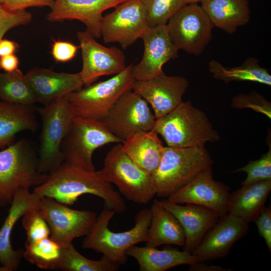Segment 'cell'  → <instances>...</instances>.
Here are the masks:
<instances>
[{"label":"cell","instance_id":"cell-1","mask_svg":"<svg viewBox=\"0 0 271 271\" xmlns=\"http://www.w3.org/2000/svg\"><path fill=\"white\" fill-rule=\"evenodd\" d=\"M33 192L66 205H72L81 195L91 194L101 198L105 208L117 213L126 209L120 193L104 179L98 171H88L63 162L47 174L45 181L35 187Z\"/></svg>","mask_w":271,"mask_h":271},{"label":"cell","instance_id":"cell-2","mask_svg":"<svg viewBox=\"0 0 271 271\" xmlns=\"http://www.w3.org/2000/svg\"><path fill=\"white\" fill-rule=\"evenodd\" d=\"M153 130L172 148L205 146L207 142L220 140L205 113L190 101H183L171 112L156 119Z\"/></svg>","mask_w":271,"mask_h":271},{"label":"cell","instance_id":"cell-3","mask_svg":"<svg viewBox=\"0 0 271 271\" xmlns=\"http://www.w3.org/2000/svg\"><path fill=\"white\" fill-rule=\"evenodd\" d=\"M47 174L38 169V156L30 140L21 139L0 151V207L10 205L20 189L37 186Z\"/></svg>","mask_w":271,"mask_h":271},{"label":"cell","instance_id":"cell-4","mask_svg":"<svg viewBox=\"0 0 271 271\" xmlns=\"http://www.w3.org/2000/svg\"><path fill=\"white\" fill-rule=\"evenodd\" d=\"M213 164L205 146L164 147L160 164L152 175L156 195L168 197Z\"/></svg>","mask_w":271,"mask_h":271},{"label":"cell","instance_id":"cell-5","mask_svg":"<svg viewBox=\"0 0 271 271\" xmlns=\"http://www.w3.org/2000/svg\"><path fill=\"white\" fill-rule=\"evenodd\" d=\"M115 213L114 210L105 208L97 217L90 232L84 238L82 247L101 253L123 265L127 261V250L146 241L151 211L150 208L141 210L135 217L133 227L120 232H113L108 228L109 223Z\"/></svg>","mask_w":271,"mask_h":271},{"label":"cell","instance_id":"cell-6","mask_svg":"<svg viewBox=\"0 0 271 271\" xmlns=\"http://www.w3.org/2000/svg\"><path fill=\"white\" fill-rule=\"evenodd\" d=\"M68 96L37 109L42 121L38 169L44 174L52 172L64 162L62 145L75 116Z\"/></svg>","mask_w":271,"mask_h":271},{"label":"cell","instance_id":"cell-7","mask_svg":"<svg viewBox=\"0 0 271 271\" xmlns=\"http://www.w3.org/2000/svg\"><path fill=\"white\" fill-rule=\"evenodd\" d=\"M99 175L115 184L120 193L130 201L145 204L156 195L152 175L137 166L123 152L121 143L114 146L104 160Z\"/></svg>","mask_w":271,"mask_h":271},{"label":"cell","instance_id":"cell-8","mask_svg":"<svg viewBox=\"0 0 271 271\" xmlns=\"http://www.w3.org/2000/svg\"><path fill=\"white\" fill-rule=\"evenodd\" d=\"M130 64L111 78L86 86L68 95L75 116L102 120L124 93L131 90L135 81Z\"/></svg>","mask_w":271,"mask_h":271},{"label":"cell","instance_id":"cell-9","mask_svg":"<svg viewBox=\"0 0 271 271\" xmlns=\"http://www.w3.org/2000/svg\"><path fill=\"white\" fill-rule=\"evenodd\" d=\"M110 143H122L100 120L75 116L62 145L64 162L95 171L92 162L94 151Z\"/></svg>","mask_w":271,"mask_h":271},{"label":"cell","instance_id":"cell-10","mask_svg":"<svg viewBox=\"0 0 271 271\" xmlns=\"http://www.w3.org/2000/svg\"><path fill=\"white\" fill-rule=\"evenodd\" d=\"M170 39L178 50L199 56L212 39L214 27L198 4H188L175 13L166 24Z\"/></svg>","mask_w":271,"mask_h":271},{"label":"cell","instance_id":"cell-11","mask_svg":"<svg viewBox=\"0 0 271 271\" xmlns=\"http://www.w3.org/2000/svg\"><path fill=\"white\" fill-rule=\"evenodd\" d=\"M38 208L50 227V237L61 247L69 245L75 238L87 235L97 217L94 212L73 209L47 197L40 198Z\"/></svg>","mask_w":271,"mask_h":271},{"label":"cell","instance_id":"cell-12","mask_svg":"<svg viewBox=\"0 0 271 271\" xmlns=\"http://www.w3.org/2000/svg\"><path fill=\"white\" fill-rule=\"evenodd\" d=\"M156 120L149 103L131 90L118 98L102 121L123 143L131 134L152 130Z\"/></svg>","mask_w":271,"mask_h":271},{"label":"cell","instance_id":"cell-13","mask_svg":"<svg viewBox=\"0 0 271 271\" xmlns=\"http://www.w3.org/2000/svg\"><path fill=\"white\" fill-rule=\"evenodd\" d=\"M141 0H125L103 17L101 36L105 43H118L122 49L133 44L148 27Z\"/></svg>","mask_w":271,"mask_h":271},{"label":"cell","instance_id":"cell-14","mask_svg":"<svg viewBox=\"0 0 271 271\" xmlns=\"http://www.w3.org/2000/svg\"><path fill=\"white\" fill-rule=\"evenodd\" d=\"M77 37L82 59L79 73L85 86L100 76L117 74L127 66L124 54L119 48L104 47L87 30L77 32Z\"/></svg>","mask_w":271,"mask_h":271},{"label":"cell","instance_id":"cell-15","mask_svg":"<svg viewBox=\"0 0 271 271\" xmlns=\"http://www.w3.org/2000/svg\"><path fill=\"white\" fill-rule=\"evenodd\" d=\"M230 194L227 186L214 179L210 166L167 199L176 204H193L206 207L221 217L228 213Z\"/></svg>","mask_w":271,"mask_h":271},{"label":"cell","instance_id":"cell-16","mask_svg":"<svg viewBox=\"0 0 271 271\" xmlns=\"http://www.w3.org/2000/svg\"><path fill=\"white\" fill-rule=\"evenodd\" d=\"M189 86L183 77L165 73L145 80H135L132 90L150 104L156 119L172 111L182 102Z\"/></svg>","mask_w":271,"mask_h":271},{"label":"cell","instance_id":"cell-17","mask_svg":"<svg viewBox=\"0 0 271 271\" xmlns=\"http://www.w3.org/2000/svg\"><path fill=\"white\" fill-rule=\"evenodd\" d=\"M140 38L144 42V51L141 61L131 67L135 80H145L164 73L163 65L177 58L179 51L170 39L166 25L148 27Z\"/></svg>","mask_w":271,"mask_h":271},{"label":"cell","instance_id":"cell-18","mask_svg":"<svg viewBox=\"0 0 271 271\" xmlns=\"http://www.w3.org/2000/svg\"><path fill=\"white\" fill-rule=\"evenodd\" d=\"M248 230V223L227 213L220 217L207 232L192 253L203 262L224 257Z\"/></svg>","mask_w":271,"mask_h":271},{"label":"cell","instance_id":"cell-19","mask_svg":"<svg viewBox=\"0 0 271 271\" xmlns=\"http://www.w3.org/2000/svg\"><path fill=\"white\" fill-rule=\"evenodd\" d=\"M125 0H55L47 20L51 22L77 20L95 38H100L102 13Z\"/></svg>","mask_w":271,"mask_h":271},{"label":"cell","instance_id":"cell-20","mask_svg":"<svg viewBox=\"0 0 271 271\" xmlns=\"http://www.w3.org/2000/svg\"><path fill=\"white\" fill-rule=\"evenodd\" d=\"M39 196L29 189H20L15 194L3 224L0 228V271L19 268L23 250H15L11 243L12 230L17 221L31 209L38 205Z\"/></svg>","mask_w":271,"mask_h":271},{"label":"cell","instance_id":"cell-21","mask_svg":"<svg viewBox=\"0 0 271 271\" xmlns=\"http://www.w3.org/2000/svg\"><path fill=\"white\" fill-rule=\"evenodd\" d=\"M37 102L48 105L80 89L84 85L79 73L56 72L35 67L25 74Z\"/></svg>","mask_w":271,"mask_h":271},{"label":"cell","instance_id":"cell-22","mask_svg":"<svg viewBox=\"0 0 271 271\" xmlns=\"http://www.w3.org/2000/svg\"><path fill=\"white\" fill-rule=\"evenodd\" d=\"M161 205L178 220L185 235L184 250L192 253L207 232L220 217L213 210L193 204L182 205L167 199L159 200Z\"/></svg>","mask_w":271,"mask_h":271},{"label":"cell","instance_id":"cell-23","mask_svg":"<svg viewBox=\"0 0 271 271\" xmlns=\"http://www.w3.org/2000/svg\"><path fill=\"white\" fill-rule=\"evenodd\" d=\"M200 5L214 27L233 34L250 20L248 0H203Z\"/></svg>","mask_w":271,"mask_h":271},{"label":"cell","instance_id":"cell-24","mask_svg":"<svg viewBox=\"0 0 271 271\" xmlns=\"http://www.w3.org/2000/svg\"><path fill=\"white\" fill-rule=\"evenodd\" d=\"M154 130L130 135L123 141L122 149L140 168L152 175L158 168L164 146Z\"/></svg>","mask_w":271,"mask_h":271},{"label":"cell","instance_id":"cell-25","mask_svg":"<svg viewBox=\"0 0 271 271\" xmlns=\"http://www.w3.org/2000/svg\"><path fill=\"white\" fill-rule=\"evenodd\" d=\"M126 255L137 260L140 271H165L176 266L200 261L197 256L184 250L172 248L159 250L147 245H133L127 250Z\"/></svg>","mask_w":271,"mask_h":271},{"label":"cell","instance_id":"cell-26","mask_svg":"<svg viewBox=\"0 0 271 271\" xmlns=\"http://www.w3.org/2000/svg\"><path fill=\"white\" fill-rule=\"evenodd\" d=\"M271 191V180L241 185L230 194L228 213L247 223L254 221L265 207Z\"/></svg>","mask_w":271,"mask_h":271},{"label":"cell","instance_id":"cell-27","mask_svg":"<svg viewBox=\"0 0 271 271\" xmlns=\"http://www.w3.org/2000/svg\"><path fill=\"white\" fill-rule=\"evenodd\" d=\"M150 209L151 219L146 245L154 247L165 244L184 246V231L176 218L157 199L154 200Z\"/></svg>","mask_w":271,"mask_h":271},{"label":"cell","instance_id":"cell-28","mask_svg":"<svg viewBox=\"0 0 271 271\" xmlns=\"http://www.w3.org/2000/svg\"><path fill=\"white\" fill-rule=\"evenodd\" d=\"M38 127L32 105L0 101V149L11 145L18 133Z\"/></svg>","mask_w":271,"mask_h":271},{"label":"cell","instance_id":"cell-29","mask_svg":"<svg viewBox=\"0 0 271 271\" xmlns=\"http://www.w3.org/2000/svg\"><path fill=\"white\" fill-rule=\"evenodd\" d=\"M208 70L213 77L225 84L230 82L251 81L271 86V75L268 69L260 66L257 59L247 58L239 66L228 68L212 59L208 64Z\"/></svg>","mask_w":271,"mask_h":271},{"label":"cell","instance_id":"cell-30","mask_svg":"<svg viewBox=\"0 0 271 271\" xmlns=\"http://www.w3.org/2000/svg\"><path fill=\"white\" fill-rule=\"evenodd\" d=\"M0 99L27 105L37 102L25 74L19 68L11 72L0 73Z\"/></svg>","mask_w":271,"mask_h":271},{"label":"cell","instance_id":"cell-31","mask_svg":"<svg viewBox=\"0 0 271 271\" xmlns=\"http://www.w3.org/2000/svg\"><path fill=\"white\" fill-rule=\"evenodd\" d=\"M120 264L102 255L99 260L87 258L80 254L73 243L62 247L58 269L65 271H116Z\"/></svg>","mask_w":271,"mask_h":271},{"label":"cell","instance_id":"cell-32","mask_svg":"<svg viewBox=\"0 0 271 271\" xmlns=\"http://www.w3.org/2000/svg\"><path fill=\"white\" fill-rule=\"evenodd\" d=\"M25 246L23 257L28 262L41 269H58L62 247L50 236Z\"/></svg>","mask_w":271,"mask_h":271},{"label":"cell","instance_id":"cell-33","mask_svg":"<svg viewBox=\"0 0 271 271\" xmlns=\"http://www.w3.org/2000/svg\"><path fill=\"white\" fill-rule=\"evenodd\" d=\"M147 16L148 26L166 25L169 20L187 4L186 0H141Z\"/></svg>","mask_w":271,"mask_h":271},{"label":"cell","instance_id":"cell-34","mask_svg":"<svg viewBox=\"0 0 271 271\" xmlns=\"http://www.w3.org/2000/svg\"><path fill=\"white\" fill-rule=\"evenodd\" d=\"M22 224L26 232V244L50 236V227L38 208V205L31 209L24 215Z\"/></svg>","mask_w":271,"mask_h":271},{"label":"cell","instance_id":"cell-35","mask_svg":"<svg viewBox=\"0 0 271 271\" xmlns=\"http://www.w3.org/2000/svg\"><path fill=\"white\" fill-rule=\"evenodd\" d=\"M244 172L247 174L246 179L240 184L247 185L258 181L271 180V146L267 152L260 159L250 161L245 166L233 171V173Z\"/></svg>","mask_w":271,"mask_h":271},{"label":"cell","instance_id":"cell-36","mask_svg":"<svg viewBox=\"0 0 271 271\" xmlns=\"http://www.w3.org/2000/svg\"><path fill=\"white\" fill-rule=\"evenodd\" d=\"M231 106L237 109L251 108L271 118V103L262 95L252 91L249 93H240L234 96Z\"/></svg>","mask_w":271,"mask_h":271},{"label":"cell","instance_id":"cell-37","mask_svg":"<svg viewBox=\"0 0 271 271\" xmlns=\"http://www.w3.org/2000/svg\"><path fill=\"white\" fill-rule=\"evenodd\" d=\"M32 14L26 11H12L0 3V40L11 29L31 22Z\"/></svg>","mask_w":271,"mask_h":271},{"label":"cell","instance_id":"cell-38","mask_svg":"<svg viewBox=\"0 0 271 271\" xmlns=\"http://www.w3.org/2000/svg\"><path fill=\"white\" fill-rule=\"evenodd\" d=\"M80 48L68 41L54 40L51 49V55L58 62H66L72 60Z\"/></svg>","mask_w":271,"mask_h":271},{"label":"cell","instance_id":"cell-39","mask_svg":"<svg viewBox=\"0 0 271 271\" xmlns=\"http://www.w3.org/2000/svg\"><path fill=\"white\" fill-rule=\"evenodd\" d=\"M259 235L264 239L271 252V208L264 207L258 216L254 220Z\"/></svg>","mask_w":271,"mask_h":271},{"label":"cell","instance_id":"cell-40","mask_svg":"<svg viewBox=\"0 0 271 271\" xmlns=\"http://www.w3.org/2000/svg\"><path fill=\"white\" fill-rule=\"evenodd\" d=\"M55 0H8L4 5L12 11H22L30 7H48L51 8Z\"/></svg>","mask_w":271,"mask_h":271},{"label":"cell","instance_id":"cell-41","mask_svg":"<svg viewBox=\"0 0 271 271\" xmlns=\"http://www.w3.org/2000/svg\"><path fill=\"white\" fill-rule=\"evenodd\" d=\"M19 65V59L14 54L0 57V69L6 72H11L17 70Z\"/></svg>","mask_w":271,"mask_h":271},{"label":"cell","instance_id":"cell-42","mask_svg":"<svg viewBox=\"0 0 271 271\" xmlns=\"http://www.w3.org/2000/svg\"><path fill=\"white\" fill-rule=\"evenodd\" d=\"M19 47L15 41L2 39L0 40V57L14 54Z\"/></svg>","mask_w":271,"mask_h":271},{"label":"cell","instance_id":"cell-43","mask_svg":"<svg viewBox=\"0 0 271 271\" xmlns=\"http://www.w3.org/2000/svg\"><path fill=\"white\" fill-rule=\"evenodd\" d=\"M190 265L189 271H232L231 268L223 267L220 265H209L203 261H198Z\"/></svg>","mask_w":271,"mask_h":271},{"label":"cell","instance_id":"cell-44","mask_svg":"<svg viewBox=\"0 0 271 271\" xmlns=\"http://www.w3.org/2000/svg\"><path fill=\"white\" fill-rule=\"evenodd\" d=\"M203 0H186L187 4H198Z\"/></svg>","mask_w":271,"mask_h":271},{"label":"cell","instance_id":"cell-45","mask_svg":"<svg viewBox=\"0 0 271 271\" xmlns=\"http://www.w3.org/2000/svg\"><path fill=\"white\" fill-rule=\"evenodd\" d=\"M8 0H0V3L5 4L7 2Z\"/></svg>","mask_w":271,"mask_h":271}]
</instances>
